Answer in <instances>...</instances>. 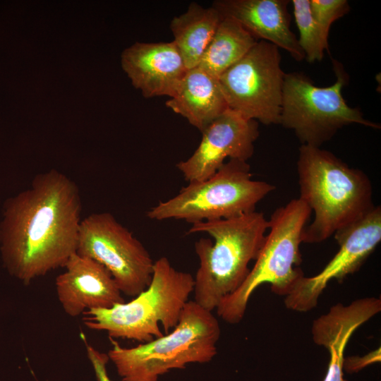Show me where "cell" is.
<instances>
[{
	"instance_id": "obj_19",
	"label": "cell",
	"mask_w": 381,
	"mask_h": 381,
	"mask_svg": "<svg viewBox=\"0 0 381 381\" xmlns=\"http://www.w3.org/2000/svg\"><path fill=\"white\" fill-rule=\"evenodd\" d=\"M258 42L237 21L222 16L198 66L219 78Z\"/></svg>"
},
{
	"instance_id": "obj_17",
	"label": "cell",
	"mask_w": 381,
	"mask_h": 381,
	"mask_svg": "<svg viewBox=\"0 0 381 381\" xmlns=\"http://www.w3.org/2000/svg\"><path fill=\"white\" fill-rule=\"evenodd\" d=\"M364 322L365 318L358 310L339 305L331 307L313 321V341L323 346L329 355L323 381H346L343 373L345 349L352 334Z\"/></svg>"
},
{
	"instance_id": "obj_8",
	"label": "cell",
	"mask_w": 381,
	"mask_h": 381,
	"mask_svg": "<svg viewBox=\"0 0 381 381\" xmlns=\"http://www.w3.org/2000/svg\"><path fill=\"white\" fill-rule=\"evenodd\" d=\"M332 64L336 81L327 87L315 85L303 73L285 74L279 124L294 131L301 145L320 147L350 124L380 128L346 103L342 89L349 75L338 61L332 60Z\"/></svg>"
},
{
	"instance_id": "obj_3",
	"label": "cell",
	"mask_w": 381,
	"mask_h": 381,
	"mask_svg": "<svg viewBox=\"0 0 381 381\" xmlns=\"http://www.w3.org/2000/svg\"><path fill=\"white\" fill-rule=\"evenodd\" d=\"M269 221L255 210L238 217L192 224L188 234L205 233L195 243L199 267L194 277V301L212 312L245 280L265 242Z\"/></svg>"
},
{
	"instance_id": "obj_18",
	"label": "cell",
	"mask_w": 381,
	"mask_h": 381,
	"mask_svg": "<svg viewBox=\"0 0 381 381\" xmlns=\"http://www.w3.org/2000/svg\"><path fill=\"white\" fill-rule=\"evenodd\" d=\"M222 19L212 6L190 4L186 11L170 23L175 44L187 69L199 65L202 54Z\"/></svg>"
},
{
	"instance_id": "obj_14",
	"label": "cell",
	"mask_w": 381,
	"mask_h": 381,
	"mask_svg": "<svg viewBox=\"0 0 381 381\" xmlns=\"http://www.w3.org/2000/svg\"><path fill=\"white\" fill-rule=\"evenodd\" d=\"M121 66L145 98L171 97L187 71L173 41L135 42L123 52Z\"/></svg>"
},
{
	"instance_id": "obj_9",
	"label": "cell",
	"mask_w": 381,
	"mask_h": 381,
	"mask_svg": "<svg viewBox=\"0 0 381 381\" xmlns=\"http://www.w3.org/2000/svg\"><path fill=\"white\" fill-rule=\"evenodd\" d=\"M76 253L104 266L125 295L135 297L150 284L154 261L149 252L110 212L81 220Z\"/></svg>"
},
{
	"instance_id": "obj_7",
	"label": "cell",
	"mask_w": 381,
	"mask_h": 381,
	"mask_svg": "<svg viewBox=\"0 0 381 381\" xmlns=\"http://www.w3.org/2000/svg\"><path fill=\"white\" fill-rule=\"evenodd\" d=\"M274 188L271 183L253 179L247 162L231 159L210 178L188 183L173 198L159 202L147 217L191 224L229 219L255 211Z\"/></svg>"
},
{
	"instance_id": "obj_5",
	"label": "cell",
	"mask_w": 381,
	"mask_h": 381,
	"mask_svg": "<svg viewBox=\"0 0 381 381\" xmlns=\"http://www.w3.org/2000/svg\"><path fill=\"white\" fill-rule=\"evenodd\" d=\"M221 329L217 318L193 300L184 306L169 333L131 348L109 338V359L123 381H157L172 369L210 362L217 353Z\"/></svg>"
},
{
	"instance_id": "obj_23",
	"label": "cell",
	"mask_w": 381,
	"mask_h": 381,
	"mask_svg": "<svg viewBox=\"0 0 381 381\" xmlns=\"http://www.w3.org/2000/svg\"><path fill=\"white\" fill-rule=\"evenodd\" d=\"M380 361V349L372 351L364 356H351L344 358V370L349 373H356L364 367Z\"/></svg>"
},
{
	"instance_id": "obj_4",
	"label": "cell",
	"mask_w": 381,
	"mask_h": 381,
	"mask_svg": "<svg viewBox=\"0 0 381 381\" xmlns=\"http://www.w3.org/2000/svg\"><path fill=\"white\" fill-rule=\"evenodd\" d=\"M194 277L174 268L169 259L154 262L148 286L131 301L110 308L93 309L83 315V324L109 338L148 342L170 332L193 292Z\"/></svg>"
},
{
	"instance_id": "obj_13",
	"label": "cell",
	"mask_w": 381,
	"mask_h": 381,
	"mask_svg": "<svg viewBox=\"0 0 381 381\" xmlns=\"http://www.w3.org/2000/svg\"><path fill=\"white\" fill-rule=\"evenodd\" d=\"M64 267L55 287L68 316L75 318L89 310L110 308L125 302L111 274L97 262L75 253Z\"/></svg>"
},
{
	"instance_id": "obj_2",
	"label": "cell",
	"mask_w": 381,
	"mask_h": 381,
	"mask_svg": "<svg viewBox=\"0 0 381 381\" xmlns=\"http://www.w3.org/2000/svg\"><path fill=\"white\" fill-rule=\"evenodd\" d=\"M299 198L314 213L302 243H320L363 218L375 207L366 174L332 152L301 145L297 160Z\"/></svg>"
},
{
	"instance_id": "obj_22",
	"label": "cell",
	"mask_w": 381,
	"mask_h": 381,
	"mask_svg": "<svg viewBox=\"0 0 381 381\" xmlns=\"http://www.w3.org/2000/svg\"><path fill=\"white\" fill-rule=\"evenodd\" d=\"M84 341L87 358H89L96 375L98 381H111L108 376L107 371V364L108 363V355L100 352L94 346L89 344L84 335L81 336Z\"/></svg>"
},
{
	"instance_id": "obj_16",
	"label": "cell",
	"mask_w": 381,
	"mask_h": 381,
	"mask_svg": "<svg viewBox=\"0 0 381 381\" xmlns=\"http://www.w3.org/2000/svg\"><path fill=\"white\" fill-rule=\"evenodd\" d=\"M165 104L201 133L229 109L219 79L199 66L187 69Z\"/></svg>"
},
{
	"instance_id": "obj_12",
	"label": "cell",
	"mask_w": 381,
	"mask_h": 381,
	"mask_svg": "<svg viewBox=\"0 0 381 381\" xmlns=\"http://www.w3.org/2000/svg\"><path fill=\"white\" fill-rule=\"evenodd\" d=\"M259 133L258 121L228 109L202 132L195 152L186 160L178 162L176 168L188 183L205 180L227 158L247 162L253 155Z\"/></svg>"
},
{
	"instance_id": "obj_15",
	"label": "cell",
	"mask_w": 381,
	"mask_h": 381,
	"mask_svg": "<svg viewBox=\"0 0 381 381\" xmlns=\"http://www.w3.org/2000/svg\"><path fill=\"white\" fill-rule=\"evenodd\" d=\"M288 0H217L212 6L224 18L240 23L255 39L286 51L295 60L305 55L291 31Z\"/></svg>"
},
{
	"instance_id": "obj_1",
	"label": "cell",
	"mask_w": 381,
	"mask_h": 381,
	"mask_svg": "<svg viewBox=\"0 0 381 381\" xmlns=\"http://www.w3.org/2000/svg\"><path fill=\"white\" fill-rule=\"evenodd\" d=\"M81 210L77 184L56 169L36 175L28 189L8 200L0 243L11 274L28 284L64 267L77 250Z\"/></svg>"
},
{
	"instance_id": "obj_6",
	"label": "cell",
	"mask_w": 381,
	"mask_h": 381,
	"mask_svg": "<svg viewBox=\"0 0 381 381\" xmlns=\"http://www.w3.org/2000/svg\"><path fill=\"white\" fill-rule=\"evenodd\" d=\"M311 210L299 198L276 209L269 221V233L245 280L224 297L217 308V315L229 324L244 317L249 299L262 284L271 285L273 293L286 296L304 276L300 245Z\"/></svg>"
},
{
	"instance_id": "obj_11",
	"label": "cell",
	"mask_w": 381,
	"mask_h": 381,
	"mask_svg": "<svg viewBox=\"0 0 381 381\" xmlns=\"http://www.w3.org/2000/svg\"><path fill=\"white\" fill-rule=\"evenodd\" d=\"M334 235L338 251L320 272L313 277L304 275L298 281L285 296L288 309L311 310L331 280L341 282L361 268L381 241V207L375 206L363 218Z\"/></svg>"
},
{
	"instance_id": "obj_10",
	"label": "cell",
	"mask_w": 381,
	"mask_h": 381,
	"mask_svg": "<svg viewBox=\"0 0 381 381\" xmlns=\"http://www.w3.org/2000/svg\"><path fill=\"white\" fill-rule=\"evenodd\" d=\"M285 74L279 48L260 40L218 79L229 109L272 125L279 123Z\"/></svg>"
},
{
	"instance_id": "obj_20",
	"label": "cell",
	"mask_w": 381,
	"mask_h": 381,
	"mask_svg": "<svg viewBox=\"0 0 381 381\" xmlns=\"http://www.w3.org/2000/svg\"><path fill=\"white\" fill-rule=\"evenodd\" d=\"M291 4L299 33L297 40L305 59L310 63L321 61L325 51L329 50V44L312 16L310 0H292Z\"/></svg>"
},
{
	"instance_id": "obj_21",
	"label": "cell",
	"mask_w": 381,
	"mask_h": 381,
	"mask_svg": "<svg viewBox=\"0 0 381 381\" xmlns=\"http://www.w3.org/2000/svg\"><path fill=\"white\" fill-rule=\"evenodd\" d=\"M310 7L312 16L327 42L332 23L350 11V5L346 0H310Z\"/></svg>"
}]
</instances>
